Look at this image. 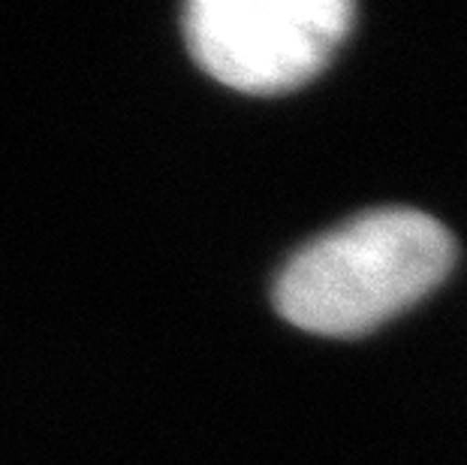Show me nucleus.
<instances>
[{
  "instance_id": "f03ea898",
  "label": "nucleus",
  "mask_w": 467,
  "mask_h": 465,
  "mask_svg": "<svg viewBox=\"0 0 467 465\" xmlns=\"http://www.w3.org/2000/svg\"><path fill=\"white\" fill-rule=\"evenodd\" d=\"M350 0H193L187 46L208 76L247 94L305 85L353 27Z\"/></svg>"
},
{
  "instance_id": "f257e3e1",
  "label": "nucleus",
  "mask_w": 467,
  "mask_h": 465,
  "mask_svg": "<svg viewBox=\"0 0 467 465\" xmlns=\"http://www.w3.org/2000/svg\"><path fill=\"white\" fill-rule=\"evenodd\" d=\"M455 263V239L420 209H371L317 236L284 266L275 305L317 335H362L429 296Z\"/></svg>"
}]
</instances>
